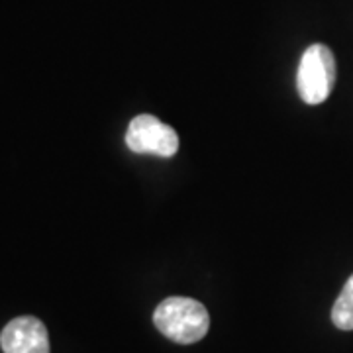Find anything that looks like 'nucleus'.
Here are the masks:
<instances>
[{"label":"nucleus","mask_w":353,"mask_h":353,"mask_svg":"<svg viewBox=\"0 0 353 353\" xmlns=\"http://www.w3.org/2000/svg\"><path fill=\"white\" fill-rule=\"evenodd\" d=\"M155 328L175 343H196L210 328L206 306L187 296H169L153 312Z\"/></svg>","instance_id":"nucleus-1"},{"label":"nucleus","mask_w":353,"mask_h":353,"mask_svg":"<svg viewBox=\"0 0 353 353\" xmlns=\"http://www.w3.org/2000/svg\"><path fill=\"white\" fill-rule=\"evenodd\" d=\"M336 85V57L324 43H312L301 57L296 71V88L306 104L326 102Z\"/></svg>","instance_id":"nucleus-2"},{"label":"nucleus","mask_w":353,"mask_h":353,"mask_svg":"<svg viewBox=\"0 0 353 353\" xmlns=\"http://www.w3.org/2000/svg\"><path fill=\"white\" fill-rule=\"evenodd\" d=\"M126 145L134 153H152L159 157H173L179 150V136L171 126L152 114L136 116L126 132Z\"/></svg>","instance_id":"nucleus-3"},{"label":"nucleus","mask_w":353,"mask_h":353,"mask_svg":"<svg viewBox=\"0 0 353 353\" xmlns=\"http://www.w3.org/2000/svg\"><path fill=\"white\" fill-rule=\"evenodd\" d=\"M0 347L4 353H50V336L41 320L20 316L2 330Z\"/></svg>","instance_id":"nucleus-4"},{"label":"nucleus","mask_w":353,"mask_h":353,"mask_svg":"<svg viewBox=\"0 0 353 353\" xmlns=\"http://www.w3.org/2000/svg\"><path fill=\"white\" fill-rule=\"evenodd\" d=\"M332 322L340 330H353V275L343 285L332 308Z\"/></svg>","instance_id":"nucleus-5"}]
</instances>
